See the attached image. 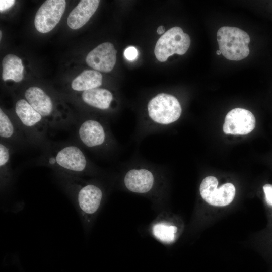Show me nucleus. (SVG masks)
<instances>
[{
	"instance_id": "nucleus-1",
	"label": "nucleus",
	"mask_w": 272,
	"mask_h": 272,
	"mask_svg": "<svg viewBox=\"0 0 272 272\" xmlns=\"http://www.w3.org/2000/svg\"><path fill=\"white\" fill-rule=\"evenodd\" d=\"M53 171L81 177L90 172V164L78 144L50 141L36 160Z\"/></svg>"
},
{
	"instance_id": "nucleus-2",
	"label": "nucleus",
	"mask_w": 272,
	"mask_h": 272,
	"mask_svg": "<svg viewBox=\"0 0 272 272\" xmlns=\"http://www.w3.org/2000/svg\"><path fill=\"white\" fill-rule=\"evenodd\" d=\"M62 188L71 198L79 213L84 219L95 214L101 205L103 193L97 185L81 177L53 171Z\"/></svg>"
},
{
	"instance_id": "nucleus-3",
	"label": "nucleus",
	"mask_w": 272,
	"mask_h": 272,
	"mask_svg": "<svg viewBox=\"0 0 272 272\" xmlns=\"http://www.w3.org/2000/svg\"><path fill=\"white\" fill-rule=\"evenodd\" d=\"M14 112L30 145L42 150L48 145L51 141L48 137L49 125L25 99L16 101Z\"/></svg>"
},
{
	"instance_id": "nucleus-4",
	"label": "nucleus",
	"mask_w": 272,
	"mask_h": 272,
	"mask_svg": "<svg viewBox=\"0 0 272 272\" xmlns=\"http://www.w3.org/2000/svg\"><path fill=\"white\" fill-rule=\"evenodd\" d=\"M25 99L46 121L50 128L67 129L76 121L56 109L53 98L42 88L32 86L25 90Z\"/></svg>"
},
{
	"instance_id": "nucleus-5",
	"label": "nucleus",
	"mask_w": 272,
	"mask_h": 272,
	"mask_svg": "<svg viewBox=\"0 0 272 272\" xmlns=\"http://www.w3.org/2000/svg\"><path fill=\"white\" fill-rule=\"evenodd\" d=\"M217 39L219 50L227 59L239 61L249 54L250 37L246 32L238 28L221 27L217 31Z\"/></svg>"
},
{
	"instance_id": "nucleus-6",
	"label": "nucleus",
	"mask_w": 272,
	"mask_h": 272,
	"mask_svg": "<svg viewBox=\"0 0 272 272\" xmlns=\"http://www.w3.org/2000/svg\"><path fill=\"white\" fill-rule=\"evenodd\" d=\"M78 144L90 149L104 148L108 145V133L104 123L92 118H77L75 125Z\"/></svg>"
},
{
	"instance_id": "nucleus-7",
	"label": "nucleus",
	"mask_w": 272,
	"mask_h": 272,
	"mask_svg": "<svg viewBox=\"0 0 272 272\" xmlns=\"http://www.w3.org/2000/svg\"><path fill=\"white\" fill-rule=\"evenodd\" d=\"M190 45L189 35L179 27H174L167 31L158 40L154 49L156 58L164 62L174 54L183 55Z\"/></svg>"
},
{
	"instance_id": "nucleus-8",
	"label": "nucleus",
	"mask_w": 272,
	"mask_h": 272,
	"mask_svg": "<svg viewBox=\"0 0 272 272\" xmlns=\"http://www.w3.org/2000/svg\"><path fill=\"white\" fill-rule=\"evenodd\" d=\"M148 112L154 122L167 125L179 118L182 109L178 100L174 96L161 93L150 100L148 104Z\"/></svg>"
},
{
	"instance_id": "nucleus-9",
	"label": "nucleus",
	"mask_w": 272,
	"mask_h": 272,
	"mask_svg": "<svg viewBox=\"0 0 272 272\" xmlns=\"http://www.w3.org/2000/svg\"><path fill=\"white\" fill-rule=\"evenodd\" d=\"M218 180L214 176L204 178L199 188L201 197L214 206L223 207L230 204L235 195V186L231 183H226L218 188Z\"/></svg>"
},
{
	"instance_id": "nucleus-10",
	"label": "nucleus",
	"mask_w": 272,
	"mask_h": 272,
	"mask_svg": "<svg viewBox=\"0 0 272 272\" xmlns=\"http://www.w3.org/2000/svg\"><path fill=\"white\" fill-rule=\"evenodd\" d=\"M66 1L47 0L37 11L34 19L36 30L42 33L51 31L59 23L64 12Z\"/></svg>"
},
{
	"instance_id": "nucleus-11",
	"label": "nucleus",
	"mask_w": 272,
	"mask_h": 272,
	"mask_svg": "<svg viewBox=\"0 0 272 272\" xmlns=\"http://www.w3.org/2000/svg\"><path fill=\"white\" fill-rule=\"evenodd\" d=\"M255 123V117L250 111L236 108L227 114L223 130L226 134H247L254 129Z\"/></svg>"
},
{
	"instance_id": "nucleus-12",
	"label": "nucleus",
	"mask_w": 272,
	"mask_h": 272,
	"mask_svg": "<svg viewBox=\"0 0 272 272\" xmlns=\"http://www.w3.org/2000/svg\"><path fill=\"white\" fill-rule=\"evenodd\" d=\"M0 140L16 148L30 145L14 114H9L0 108Z\"/></svg>"
},
{
	"instance_id": "nucleus-13",
	"label": "nucleus",
	"mask_w": 272,
	"mask_h": 272,
	"mask_svg": "<svg viewBox=\"0 0 272 272\" xmlns=\"http://www.w3.org/2000/svg\"><path fill=\"white\" fill-rule=\"evenodd\" d=\"M117 51L110 42L100 44L87 55V64L96 71L109 72L113 69L116 61Z\"/></svg>"
},
{
	"instance_id": "nucleus-14",
	"label": "nucleus",
	"mask_w": 272,
	"mask_h": 272,
	"mask_svg": "<svg viewBox=\"0 0 272 272\" xmlns=\"http://www.w3.org/2000/svg\"><path fill=\"white\" fill-rule=\"evenodd\" d=\"M153 174L146 169H132L125 175L124 182L126 187L135 193H146L149 191L154 183Z\"/></svg>"
},
{
	"instance_id": "nucleus-15",
	"label": "nucleus",
	"mask_w": 272,
	"mask_h": 272,
	"mask_svg": "<svg viewBox=\"0 0 272 272\" xmlns=\"http://www.w3.org/2000/svg\"><path fill=\"white\" fill-rule=\"evenodd\" d=\"M100 1L81 0L69 14L67 23L74 30L83 27L97 9Z\"/></svg>"
},
{
	"instance_id": "nucleus-16",
	"label": "nucleus",
	"mask_w": 272,
	"mask_h": 272,
	"mask_svg": "<svg viewBox=\"0 0 272 272\" xmlns=\"http://www.w3.org/2000/svg\"><path fill=\"white\" fill-rule=\"evenodd\" d=\"M15 150L12 145L0 140V183L1 191L6 190L13 181L11 157Z\"/></svg>"
},
{
	"instance_id": "nucleus-17",
	"label": "nucleus",
	"mask_w": 272,
	"mask_h": 272,
	"mask_svg": "<svg viewBox=\"0 0 272 272\" xmlns=\"http://www.w3.org/2000/svg\"><path fill=\"white\" fill-rule=\"evenodd\" d=\"M81 99L87 106L99 110H106L110 108L113 96L107 89L96 88L82 92Z\"/></svg>"
},
{
	"instance_id": "nucleus-18",
	"label": "nucleus",
	"mask_w": 272,
	"mask_h": 272,
	"mask_svg": "<svg viewBox=\"0 0 272 272\" xmlns=\"http://www.w3.org/2000/svg\"><path fill=\"white\" fill-rule=\"evenodd\" d=\"M102 83V76L95 70H85L71 83L72 89L77 92H84L99 88Z\"/></svg>"
},
{
	"instance_id": "nucleus-19",
	"label": "nucleus",
	"mask_w": 272,
	"mask_h": 272,
	"mask_svg": "<svg viewBox=\"0 0 272 272\" xmlns=\"http://www.w3.org/2000/svg\"><path fill=\"white\" fill-rule=\"evenodd\" d=\"M2 67L3 81L12 80L20 82L22 80L24 66L21 59L17 56L12 54L6 55L2 61Z\"/></svg>"
},
{
	"instance_id": "nucleus-20",
	"label": "nucleus",
	"mask_w": 272,
	"mask_h": 272,
	"mask_svg": "<svg viewBox=\"0 0 272 272\" xmlns=\"http://www.w3.org/2000/svg\"><path fill=\"white\" fill-rule=\"evenodd\" d=\"M177 230L175 226L159 223L153 226L152 231L157 239L164 242L170 243L174 241Z\"/></svg>"
},
{
	"instance_id": "nucleus-21",
	"label": "nucleus",
	"mask_w": 272,
	"mask_h": 272,
	"mask_svg": "<svg viewBox=\"0 0 272 272\" xmlns=\"http://www.w3.org/2000/svg\"><path fill=\"white\" fill-rule=\"evenodd\" d=\"M266 202L272 206V184H266L263 186Z\"/></svg>"
},
{
	"instance_id": "nucleus-22",
	"label": "nucleus",
	"mask_w": 272,
	"mask_h": 272,
	"mask_svg": "<svg viewBox=\"0 0 272 272\" xmlns=\"http://www.w3.org/2000/svg\"><path fill=\"white\" fill-rule=\"evenodd\" d=\"M124 55L129 60L135 59L138 56V51L133 46L127 47L124 51Z\"/></svg>"
},
{
	"instance_id": "nucleus-23",
	"label": "nucleus",
	"mask_w": 272,
	"mask_h": 272,
	"mask_svg": "<svg viewBox=\"0 0 272 272\" xmlns=\"http://www.w3.org/2000/svg\"><path fill=\"white\" fill-rule=\"evenodd\" d=\"M15 3L14 0H1L0 1V11L4 12L11 7Z\"/></svg>"
},
{
	"instance_id": "nucleus-24",
	"label": "nucleus",
	"mask_w": 272,
	"mask_h": 272,
	"mask_svg": "<svg viewBox=\"0 0 272 272\" xmlns=\"http://www.w3.org/2000/svg\"><path fill=\"white\" fill-rule=\"evenodd\" d=\"M165 29L163 26H160L158 27L157 29V33L158 34H164L165 32Z\"/></svg>"
},
{
	"instance_id": "nucleus-25",
	"label": "nucleus",
	"mask_w": 272,
	"mask_h": 272,
	"mask_svg": "<svg viewBox=\"0 0 272 272\" xmlns=\"http://www.w3.org/2000/svg\"><path fill=\"white\" fill-rule=\"evenodd\" d=\"M216 54L218 55H220L221 54V52L220 51V50H217L216 51Z\"/></svg>"
},
{
	"instance_id": "nucleus-26",
	"label": "nucleus",
	"mask_w": 272,
	"mask_h": 272,
	"mask_svg": "<svg viewBox=\"0 0 272 272\" xmlns=\"http://www.w3.org/2000/svg\"><path fill=\"white\" fill-rule=\"evenodd\" d=\"M2 38V31H0V39Z\"/></svg>"
}]
</instances>
